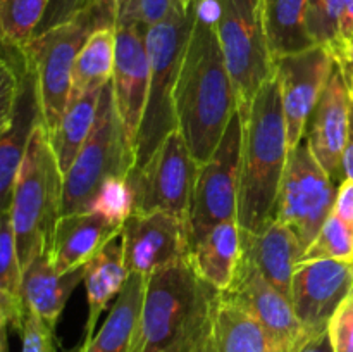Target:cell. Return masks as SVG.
I'll use <instances>...</instances> for the list:
<instances>
[{
  "label": "cell",
  "mask_w": 353,
  "mask_h": 352,
  "mask_svg": "<svg viewBox=\"0 0 353 352\" xmlns=\"http://www.w3.org/2000/svg\"><path fill=\"white\" fill-rule=\"evenodd\" d=\"M179 131L199 164L210 159L238 110L216 30V0H199L174 93Z\"/></svg>",
  "instance_id": "obj_1"
},
{
  "label": "cell",
  "mask_w": 353,
  "mask_h": 352,
  "mask_svg": "<svg viewBox=\"0 0 353 352\" xmlns=\"http://www.w3.org/2000/svg\"><path fill=\"white\" fill-rule=\"evenodd\" d=\"M243 119L238 223L259 233L276 219V204L288 164L290 145L276 75L259 90Z\"/></svg>",
  "instance_id": "obj_2"
},
{
  "label": "cell",
  "mask_w": 353,
  "mask_h": 352,
  "mask_svg": "<svg viewBox=\"0 0 353 352\" xmlns=\"http://www.w3.org/2000/svg\"><path fill=\"white\" fill-rule=\"evenodd\" d=\"M221 290L200 278L190 257L147 278L140 330L131 352H192Z\"/></svg>",
  "instance_id": "obj_3"
},
{
  "label": "cell",
  "mask_w": 353,
  "mask_h": 352,
  "mask_svg": "<svg viewBox=\"0 0 353 352\" xmlns=\"http://www.w3.org/2000/svg\"><path fill=\"white\" fill-rule=\"evenodd\" d=\"M64 173L45 123L37 124L12 188L9 213L23 269L40 252L50 251L62 216Z\"/></svg>",
  "instance_id": "obj_4"
},
{
  "label": "cell",
  "mask_w": 353,
  "mask_h": 352,
  "mask_svg": "<svg viewBox=\"0 0 353 352\" xmlns=\"http://www.w3.org/2000/svg\"><path fill=\"white\" fill-rule=\"evenodd\" d=\"M199 0L190 7L176 0L174 7L165 19L152 26L147 33L148 57H150V86L147 106L138 131L137 166L140 168L154 155L159 145L179 130L176 116L174 93L181 71L183 55L196 19Z\"/></svg>",
  "instance_id": "obj_5"
},
{
  "label": "cell",
  "mask_w": 353,
  "mask_h": 352,
  "mask_svg": "<svg viewBox=\"0 0 353 352\" xmlns=\"http://www.w3.org/2000/svg\"><path fill=\"white\" fill-rule=\"evenodd\" d=\"M116 24L117 0H92L71 21L38 35L26 45L38 72L43 121L50 135L68 107L76 57L97 30Z\"/></svg>",
  "instance_id": "obj_6"
},
{
  "label": "cell",
  "mask_w": 353,
  "mask_h": 352,
  "mask_svg": "<svg viewBox=\"0 0 353 352\" xmlns=\"http://www.w3.org/2000/svg\"><path fill=\"white\" fill-rule=\"evenodd\" d=\"M134 166L137 148L117 113L110 79L100 95L95 126L64 175L62 216L85 213L105 179L128 178Z\"/></svg>",
  "instance_id": "obj_7"
},
{
  "label": "cell",
  "mask_w": 353,
  "mask_h": 352,
  "mask_svg": "<svg viewBox=\"0 0 353 352\" xmlns=\"http://www.w3.org/2000/svg\"><path fill=\"white\" fill-rule=\"evenodd\" d=\"M216 30L245 117L259 90L276 75L261 0H216Z\"/></svg>",
  "instance_id": "obj_8"
},
{
  "label": "cell",
  "mask_w": 353,
  "mask_h": 352,
  "mask_svg": "<svg viewBox=\"0 0 353 352\" xmlns=\"http://www.w3.org/2000/svg\"><path fill=\"white\" fill-rule=\"evenodd\" d=\"M243 119L234 113L210 159L199 166L188 216L190 252L223 221L238 219Z\"/></svg>",
  "instance_id": "obj_9"
},
{
  "label": "cell",
  "mask_w": 353,
  "mask_h": 352,
  "mask_svg": "<svg viewBox=\"0 0 353 352\" xmlns=\"http://www.w3.org/2000/svg\"><path fill=\"white\" fill-rule=\"evenodd\" d=\"M336 193L338 185L303 138L290 150L276 204V219L292 228L307 248L333 213Z\"/></svg>",
  "instance_id": "obj_10"
},
{
  "label": "cell",
  "mask_w": 353,
  "mask_h": 352,
  "mask_svg": "<svg viewBox=\"0 0 353 352\" xmlns=\"http://www.w3.org/2000/svg\"><path fill=\"white\" fill-rule=\"evenodd\" d=\"M199 166L181 131H172L154 155L128 176L134 195V213L165 211L188 223Z\"/></svg>",
  "instance_id": "obj_11"
},
{
  "label": "cell",
  "mask_w": 353,
  "mask_h": 352,
  "mask_svg": "<svg viewBox=\"0 0 353 352\" xmlns=\"http://www.w3.org/2000/svg\"><path fill=\"white\" fill-rule=\"evenodd\" d=\"M224 295L247 311L268 333L278 352H292L307 338L292 300L264 278L241 251L233 283Z\"/></svg>",
  "instance_id": "obj_12"
},
{
  "label": "cell",
  "mask_w": 353,
  "mask_h": 352,
  "mask_svg": "<svg viewBox=\"0 0 353 352\" xmlns=\"http://www.w3.org/2000/svg\"><path fill=\"white\" fill-rule=\"evenodd\" d=\"M128 273L143 276L190 257L188 223L165 211L133 213L121 228Z\"/></svg>",
  "instance_id": "obj_13"
},
{
  "label": "cell",
  "mask_w": 353,
  "mask_h": 352,
  "mask_svg": "<svg viewBox=\"0 0 353 352\" xmlns=\"http://www.w3.org/2000/svg\"><path fill=\"white\" fill-rule=\"evenodd\" d=\"M333 54L323 45H314L299 54L274 62L285 110L290 150L305 138L307 123L334 71Z\"/></svg>",
  "instance_id": "obj_14"
},
{
  "label": "cell",
  "mask_w": 353,
  "mask_h": 352,
  "mask_svg": "<svg viewBox=\"0 0 353 352\" xmlns=\"http://www.w3.org/2000/svg\"><path fill=\"white\" fill-rule=\"evenodd\" d=\"M353 292V262L302 261L292 280V304L307 333L327 330L331 317Z\"/></svg>",
  "instance_id": "obj_15"
},
{
  "label": "cell",
  "mask_w": 353,
  "mask_h": 352,
  "mask_svg": "<svg viewBox=\"0 0 353 352\" xmlns=\"http://www.w3.org/2000/svg\"><path fill=\"white\" fill-rule=\"evenodd\" d=\"M147 33L148 30L138 24H123L116 28L114 100L133 144H137L150 86Z\"/></svg>",
  "instance_id": "obj_16"
},
{
  "label": "cell",
  "mask_w": 353,
  "mask_h": 352,
  "mask_svg": "<svg viewBox=\"0 0 353 352\" xmlns=\"http://www.w3.org/2000/svg\"><path fill=\"white\" fill-rule=\"evenodd\" d=\"M41 121H43V109H41L40 81H38L34 62L28 55V62L23 69V76H21L17 99L14 102L7 123L0 126V135H2L0 138V204H2V213L9 211L12 188L21 162L26 154L34 128Z\"/></svg>",
  "instance_id": "obj_17"
},
{
  "label": "cell",
  "mask_w": 353,
  "mask_h": 352,
  "mask_svg": "<svg viewBox=\"0 0 353 352\" xmlns=\"http://www.w3.org/2000/svg\"><path fill=\"white\" fill-rule=\"evenodd\" d=\"M350 106L352 99L343 76L334 66L323 95L310 114L305 138L317 161L338 186L345 179L343 155L350 130Z\"/></svg>",
  "instance_id": "obj_18"
},
{
  "label": "cell",
  "mask_w": 353,
  "mask_h": 352,
  "mask_svg": "<svg viewBox=\"0 0 353 352\" xmlns=\"http://www.w3.org/2000/svg\"><path fill=\"white\" fill-rule=\"evenodd\" d=\"M241 251L271 285L292 300L293 273L305 252L292 228L272 219L259 233L241 230Z\"/></svg>",
  "instance_id": "obj_19"
},
{
  "label": "cell",
  "mask_w": 353,
  "mask_h": 352,
  "mask_svg": "<svg viewBox=\"0 0 353 352\" xmlns=\"http://www.w3.org/2000/svg\"><path fill=\"white\" fill-rule=\"evenodd\" d=\"M192 352H278L264 328L221 292Z\"/></svg>",
  "instance_id": "obj_20"
},
{
  "label": "cell",
  "mask_w": 353,
  "mask_h": 352,
  "mask_svg": "<svg viewBox=\"0 0 353 352\" xmlns=\"http://www.w3.org/2000/svg\"><path fill=\"white\" fill-rule=\"evenodd\" d=\"M117 233L121 228L88 211L61 216L50 245L55 269L65 275L85 268Z\"/></svg>",
  "instance_id": "obj_21"
},
{
  "label": "cell",
  "mask_w": 353,
  "mask_h": 352,
  "mask_svg": "<svg viewBox=\"0 0 353 352\" xmlns=\"http://www.w3.org/2000/svg\"><path fill=\"white\" fill-rule=\"evenodd\" d=\"M81 282H85V268L62 275L52 262L50 251L40 252L23 269V293L26 306L48 328L55 330L69 295Z\"/></svg>",
  "instance_id": "obj_22"
},
{
  "label": "cell",
  "mask_w": 353,
  "mask_h": 352,
  "mask_svg": "<svg viewBox=\"0 0 353 352\" xmlns=\"http://www.w3.org/2000/svg\"><path fill=\"white\" fill-rule=\"evenodd\" d=\"M147 276L130 273L123 290L95 337L78 345L79 352H131L140 330Z\"/></svg>",
  "instance_id": "obj_23"
},
{
  "label": "cell",
  "mask_w": 353,
  "mask_h": 352,
  "mask_svg": "<svg viewBox=\"0 0 353 352\" xmlns=\"http://www.w3.org/2000/svg\"><path fill=\"white\" fill-rule=\"evenodd\" d=\"M128 273L124 264L123 238L121 233L107 242L102 251L85 266V286L88 299V320H86L83 342L95 337V328L103 311L116 300L126 283Z\"/></svg>",
  "instance_id": "obj_24"
},
{
  "label": "cell",
  "mask_w": 353,
  "mask_h": 352,
  "mask_svg": "<svg viewBox=\"0 0 353 352\" xmlns=\"http://www.w3.org/2000/svg\"><path fill=\"white\" fill-rule=\"evenodd\" d=\"M241 259V226L238 219L216 224L190 252V262L200 278L221 292L231 286Z\"/></svg>",
  "instance_id": "obj_25"
},
{
  "label": "cell",
  "mask_w": 353,
  "mask_h": 352,
  "mask_svg": "<svg viewBox=\"0 0 353 352\" xmlns=\"http://www.w3.org/2000/svg\"><path fill=\"white\" fill-rule=\"evenodd\" d=\"M261 7L274 62L316 45L307 26L309 0H261Z\"/></svg>",
  "instance_id": "obj_26"
},
{
  "label": "cell",
  "mask_w": 353,
  "mask_h": 352,
  "mask_svg": "<svg viewBox=\"0 0 353 352\" xmlns=\"http://www.w3.org/2000/svg\"><path fill=\"white\" fill-rule=\"evenodd\" d=\"M103 86H93L78 99L71 100L65 107V113L57 130L50 135L52 147H54L59 166L64 175L69 171L76 155L81 150L95 126Z\"/></svg>",
  "instance_id": "obj_27"
},
{
  "label": "cell",
  "mask_w": 353,
  "mask_h": 352,
  "mask_svg": "<svg viewBox=\"0 0 353 352\" xmlns=\"http://www.w3.org/2000/svg\"><path fill=\"white\" fill-rule=\"evenodd\" d=\"M28 316L23 293V266L9 213H2L0 228V324L21 333Z\"/></svg>",
  "instance_id": "obj_28"
},
{
  "label": "cell",
  "mask_w": 353,
  "mask_h": 352,
  "mask_svg": "<svg viewBox=\"0 0 353 352\" xmlns=\"http://www.w3.org/2000/svg\"><path fill=\"white\" fill-rule=\"evenodd\" d=\"M114 64H116V26L100 28L88 38L76 57L69 102L78 99L93 86L107 85L112 79Z\"/></svg>",
  "instance_id": "obj_29"
},
{
  "label": "cell",
  "mask_w": 353,
  "mask_h": 352,
  "mask_svg": "<svg viewBox=\"0 0 353 352\" xmlns=\"http://www.w3.org/2000/svg\"><path fill=\"white\" fill-rule=\"evenodd\" d=\"M50 0H0L2 43L26 47L33 40Z\"/></svg>",
  "instance_id": "obj_30"
},
{
  "label": "cell",
  "mask_w": 353,
  "mask_h": 352,
  "mask_svg": "<svg viewBox=\"0 0 353 352\" xmlns=\"http://www.w3.org/2000/svg\"><path fill=\"white\" fill-rule=\"evenodd\" d=\"M86 211L123 228L124 221L134 213V195L128 178L105 179L92 197Z\"/></svg>",
  "instance_id": "obj_31"
},
{
  "label": "cell",
  "mask_w": 353,
  "mask_h": 352,
  "mask_svg": "<svg viewBox=\"0 0 353 352\" xmlns=\"http://www.w3.org/2000/svg\"><path fill=\"white\" fill-rule=\"evenodd\" d=\"M317 259H336V261L353 262V233L333 213L321 228L316 240L305 248L300 262L317 261Z\"/></svg>",
  "instance_id": "obj_32"
},
{
  "label": "cell",
  "mask_w": 353,
  "mask_h": 352,
  "mask_svg": "<svg viewBox=\"0 0 353 352\" xmlns=\"http://www.w3.org/2000/svg\"><path fill=\"white\" fill-rule=\"evenodd\" d=\"M350 0H309L307 26L314 43L333 54L340 43V19Z\"/></svg>",
  "instance_id": "obj_33"
},
{
  "label": "cell",
  "mask_w": 353,
  "mask_h": 352,
  "mask_svg": "<svg viewBox=\"0 0 353 352\" xmlns=\"http://www.w3.org/2000/svg\"><path fill=\"white\" fill-rule=\"evenodd\" d=\"M174 3L176 0H134L126 16L117 23V26L138 24L145 30H150L152 26H155V24L161 23L162 19L169 16Z\"/></svg>",
  "instance_id": "obj_34"
},
{
  "label": "cell",
  "mask_w": 353,
  "mask_h": 352,
  "mask_svg": "<svg viewBox=\"0 0 353 352\" xmlns=\"http://www.w3.org/2000/svg\"><path fill=\"white\" fill-rule=\"evenodd\" d=\"M327 333L334 352H353V292L331 317Z\"/></svg>",
  "instance_id": "obj_35"
},
{
  "label": "cell",
  "mask_w": 353,
  "mask_h": 352,
  "mask_svg": "<svg viewBox=\"0 0 353 352\" xmlns=\"http://www.w3.org/2000/svg\"><path fill=\"white\" fill-rule=\"evenodd\" d=\"M19 337L21 352H55L54 330L48 328L30 307Z\"/></svg>",
  "instance_id": "obj_36"
},
{
  "label": "cell",
  "mask_w": 353,
  "mask_h": 352,
  "mask_svg": "<svg viewBox=\"0 0 353 352\" xmlns=\"http://www.w3.org/2000/svg\"><path fill=\"white\" fill-rule=\"evenodd\" d=\"M85 6L86 0H50L34 37L71 21L76 14H79L85 9Z\"/></svg>",
  "instance_id": "obj_37"
},
{
  "label": "cell",
  "mask_w": 353,
  "mask_h": 352,
  "mask_svg": "<svg viewBox=\"0 0 353 352\" xmlns=\"http://www.w3.org/2000/svg\"><path fill=\"white\" fill-rule=\"evenodd\" d=\"M334 216L340 217L353 233V179L345 178L338 186L336 202L333 207Z\"/></svg>",
  "instance_id": "obj_38"
},
{
  "label": "cell",
  "mask_w": 353,
  "mask_h": 352,
  "mask_svg": "<svg viewBox=\"0 0 353 352\" xmlns=\"http://www.w3.org/2000/svg\"><path fill=\"white\" fill-rule=\"evenodd\" d=\"M333 57L338 69H340L341 76H343L348 95H350V99L353 100V38L343 48H340L336 54H333Z\"/></svg>",
  "instance_id": "obj_39"
},
{
  "label": "cell",
  "mask_w": 353,
  "mask_h": 352,
  "mask_svg": "<svg viewBox=\"0 0 353 352\" xmlns=\"http://www.w3.org/2000/svg\"><path fill=\"white\" fill-rule=\"evenodd\" d=\"M292 352H334L331 345L330 333L327 330L319 331V333H309L305 340Z\"/></svg>",
  "instance_id": "obj_40"
},
{
  "label": "cell",
  "mask_w": 353,
  "mask_h": 352,
  "mask_svg": "<svg viewBox=\"0 0 353 352\" xmlns=\"http://www.w3.org/2000/svg\"><path fill=\"white\" fill-rule=\"evenodd\" d=\"M353 38V0L347 3L345 7L343 14H341V19H340V43H338V48L333 52L336 54L340 48H343L345 45L348 43Z\"/></svg>",
  "instance_id": "obj_41"
},
{
  "label": "cell",
  "mask_w": 353,
  "mask_h": 352,
  "mask_svg": "<svg viewBox=\"0 0 353 352\" xmlns=\"http://www.w3.org/2000/svg\"><path fill=\"white\" fill-rule=\"evenodd\" d=\"M343 171L345 178L353 179V100L350 106V130H348V140L343 155Z\"/></svg>",
  "instance_id": "obj_42"
},
{
  "label": "cell",
  "mask_w": 353,
  "mask_h": 352,
  "mask_svg": "<svg viewBox=\"0 0 353 352\" xmlns=\"http://www.w3.org/2000/svg\"><path fill=\"white\" fill-rule=\"evenodd\" d=\"M134 0H117V23H119L121 19H123L124 16H126V12L130 10L131 3H133ZM117 26V24H116Z\"/></svg>",
  "instance_id": "obj_43"
},
{
  "label": "cell",
  "mask_w": 353,
  "mask_h": 352,
  "mask_svg": "<svg viewBox=\"0 0 353 352\" xmlns=\"http://www.w3.org/2000/svg\"><path fill=\"white\" fill-rule=\"evenodd\" d=\"M2 328V342H0V352H9V344H7V328L6 324H0Z\"/></svg>",
  "instance_id": "obj_44"
},
{
  "label": "cell",
  "mask_w": 353,
  "mask_h": 352,
  "mask_svg": "<svg viewBox=\"0 0 353 352\" xmlns=\"http://www.w3.org/2000/svg\"><path fill=\"white\" fill-rule=\"evenodd\" d=\"M179 3H181V6H185V7H190L192 6L193 2H195V0H178Z\"/></svg>",
  "instance_id": "obj_45"
},
{
  "label": "cell",
  "mask_w": 353,
  "mask_h": 352,
  "mask_svg": "<svg viewBox=\"0 0 353 352\" xmlns=\"http://www.w3.org/2000/svg\"><path fill=\"white\" fill-rule=\"evenodd\" d=\"M72 352H79V351H78V347H76V349H74V351H72Z\"/></svg>",
  "instance_id": "obj_46"
},
{
  "label": "cell",
  "mask_w": 353,
  "mask_h": 352,
  "mask_svg": "<svg viewBox=\"0 0 353 352\" xmlns=\"http://www.w3.org/2000/svg\"><path fill=\"white\" fill-rule=\"evenodd\" d=\"M88 2H92V0H86V3H88Z\"/></svg>",
  "instance_id": "obj_47"
}]
</instances>
